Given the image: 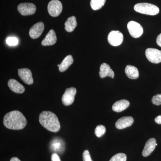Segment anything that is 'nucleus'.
I'll use <instances>...</instances> for the list:
<instances>
[{"label": "nucleus", "mask_w": 161, "mask_h": 161, "mask_svg": "<svg viewBox=\"0 0 161 161\" xmlns=\"http://www.w3.org/2000/svg\"><path fill=\"white\" fill-rule=\"evenodd\" d=\"M3 124L9 130H21L26 127L27 120L23 113L15 110L6 114L3 119Z\"/></svg>", "instance_id": "f257e3e1"}, {"label": "nucleus", "mask_w": 161, "mask_h": 161, "mask_svg": "<svg viewBox=\"0 0 161 161\" xmlns=\"http://www.w3.org/2000/svg\"><path fill=\"white\" fill-rule=\"evenodd\" d=\"M39 121L41 125L50 131L56 132L60 130V125L58 117L50 111H43L39 116Z\"/></svg>", "instance_id": "f03ea898"}, {"label": "nucleus", "mask_w": 161, "mask_h": 161, "mask_svg": "<svg viewBox=\"0 0 161 161\" xmlns=\"http://www.w3.org/2000/svg\"><path fill=\"white\" fill-rule=\"evenodd\" d=\"M134 9L139 13L149 15H155L159 12L158 6L148 3H137L134 6Z\"/></svg>", "instance_id": "7ed1b4c3"}, {"label": "nucleus", "mask_w": 161, "mask_h": 161, "mask_svg": "<svg viewBox=\"0 0 161 161\" xmlns=\"http://www.w3.org/2000/svg\"><path fill=\"white\" fill-rule=\"evenodd\" d=\"M62 9V3L59 0H52L47 6L48 13L53 17L58 16L61 14Z\"/></svg>", "instance_id": "20e7f679"}, {"label": "nucleus", "mask_w": 161, "mask_h": 161, "mask_svg": "<svg viewBox=\"0 0 161 161\" xmlns=\"http://www.w3.org/2000/svg\"><path fill=\"white\" fill-rule=\"evenodd\" d=\"M127 27L130 35L133 38L140 37L143 33V27L139 23L135 21H131L129 22Z\"/></svg>", "instance_id": "39448f33"}, {"label": "nucleus", "mask_w": 161, "mask_h": 161, "mask_svg": "<svg viewBox=\"0 0 161 161\" xmlns=\"http://www.w3.org/2000/svg\"><path fill=\"white\" fill-rule=\"evenodd\" d=\"M108 40L109 43L112 46H119L123 41V35L118 31H112L109 34Z\"/></svg>", "instance_id": "423d86ee"}, {"label": "nucleus", "mask_w": 161, "mask_h": 161, "mask_svg": "<svg viewBox=\"0 0 161 161\" xmlns=\"http://www.w3.org/2000/svg\"><path fill=\"white\" fill-rule=\"evenodd\" d=\"M76 93L77 90L75 87H72L69 88H67L62 97V102L63 104L66 106L71 105L75 101Z\"/></svg>", "instance_id": "0eeeda50"}, {"label": "nucleus", "mask_w": 161, "mask_h": 161, "mask_svg": "<svg viewBox=\"0 0 161 161\" xmlns=\"http://www.w3.org/2000/svg\"><path fill=\"white\" fill-rule=\"evenodd\" d=\"M147 59L150 62L158 64L161 62V51L155 48H148L146 51Z\"/></svg>", "instance_id": "6e6552de"}, {"label": "nucleus", "mask_w": 161, "mask_h": 161, "mask_svg": "<svg viewBox=\"0 0 161 161\" xmlns=\"http://www.w3.org/2000/svg\"><path fill=\"white\" fill-rule=\"evenodd\" d=\"M18 10L22 15H31L34 14L36 11V6L31 3H22L18 6Z\"/></svg>", "instance_id": "1a4fd4ad"}, {"label": "nucleus", "mask_w": 161, "mask_h": 161, "mask_svg": "<svg viewBox=\"0 0 161 161\" xmlns=\"http://www.w3.org/2000/svg\"><path fill=\"white\" fill-rule=\"evenodd\" d=\"M18 71L19 77L24 83L29 85L32 84L33 83V79L30 70L27 68H23L18 69Z\"/></svg>", "instance_id": "9d476101"}, {"label": "nucleus", "mask_w": 161, "mask_h": 161, "mask_svg": "<svg viewBox=\"0 0 161 161\" xmlns=\"http://www.w3.org/2000/svg\"><path fill=\"white\" fill-rule=\"evenodd\" d=\"M44 29V25L42 22L34 24L30 30L29 36L33 39H36L41 36Z\"/></svg>", "instance_id": "9b49d317"}, {"label": "nucleus", "mask_w": 161, "mask_h": 161, "mask_svg": "<svg viewBox=\"0 0 161 161\" xmlns=\"http://www.w3.org/2000/svg\"><path fill=\"white\" fill-rule=\"evenodd\" d=\"M134 119L131 116H124L118 119L115 123L116 128L119 130H122L131 126L133 123Z\"/></svg>", "instance_id": "f8f14e48"}, {"label": "nucleus", "mask_w": 161, "mask_h": 161, "mask_svg": "<svg viewBox=\"0 0 161 161\" xmlns=\"http://www.w3.org/2000/svg\"><path fill=\"white\" fill-rule=\"evenodd\" d=\"M57 41V38L56 33L52 29L47 34L46 37L41 42V44L44 46H51L55 44Z\"/></svg>", "instance_id": "ddd939ff"}, {"label": "nucleus", "mask_w": 161, "mask_h": 161, "mask_svg": "<svg viewBox=\"0 0 161 161\" xmlns=\"http://www.w3.org/2000/svg\"><path fill=\"white\" fill-rule=\"evenodd\" d=\"M99 76L101 78H103L106 77H109L113 78H114V72L108 64L106 63H103L100 67Z\"/></svg>", "instance_id": "4468645a"}, {"label": "nucleus", "mask_w": 161, "mask_h": 161, "mask_svg": "<svg viewBox=\"0 0 161 161\" xmlns=\"http://www.w3.org/2000/svg\"><path fill=\"white\" fill-rule=\"evenodd\" d=\"M156 140L155 138H151L148 140L145 145L142 154L144 157H147L150 155L153 152L156 147Z\"/></svg>", "instance_id": "2eb2a0df"}, {"label": "nucleus", "mask_w": 161, "mask_h": 161, "mask_svg": "<svg viewBox=\"0 0 161 161\" xmlns=\"http://www.w3.org/2000/svg\"><path fill=\"white\" fill-rule=\"evenodd\" d=\"M8 86L12 92L17 94H22L25 92V88L17 80L10 79L8 82Z\"/></svg>", "instance_id": "dca6fc26"}, {"label": "nucleus", "mask_w": 161, "mask_h": 161, "mask_svg": "<svg viewBox=\"0 0 161 161\" xmlns=\"http://www.w3.org/2000/svg\"><path fill=\"white\" fill-rule=\"evenodd\" d=\"M130 105V102L129 101L125 99H122L113 104L112 109L114 112H119L125 110L129 107Z\"/></svg>", "instance_id": "f3484780"}, {"label": "nucleus", "mask_w": 161, "mask_h": 161, "mask_svg": "<svg viewBox=\"0 0 161 161\" xmlns=\"http://www.w3.org/2000/svg\"><path fill=\"white\" fill-rule=\"evenodd\" d=\"M50 147L52 150L54 152L62 153L64 150V143L60 138H55L52 141Z\"/></svg>", "instance_id": "a211bd4d"}, {"label": "nucleus", "mask_w": 161, "mask_h": 161, "mask_svg": "<svg viewBox=\"0 0 161 161\" xmlns=\"http://www.w3.org/2000/svg\"><path fill=\"white\" fill-rule=\"evenodd\" d=\"M125 73L127 77L130 79H136L139 77L138 69L132 65H127L125 69Z\"/></svg>", "instance_id": "6ab92c4d"}, {"label": "nucleus", "mask_w": 161, "mask_h": 161, "mask_svg": "<svg viewBox=\"0 0 161 161\" xmlns=\"http://www.w3.org/2000/svg\"><path fill=\"white\" fill-rule=\"evenodd\" d=\"M65 30L68 32H71L77 26V22L75 16H72L66 20L65 23Z\"/></svg>", "instance_id": "aec40b11"}, {"label": "nucleus", "mask_w": 161, "mask_h": 161, "mask_svg": "<svg viewBox=\"0 0 161 161\" xmlns=\"http://www.w3.org/2000/svg\"><path fill=\"white\" fill-rule=\"evenodd\" d=\"M74 59L71 55H68L65 57L60 64L59 70L60 72H63L66 71L74 62Z\"/></svg>", "instance_id": "412c9836"}, {"label": "nucleus", "mask_w": 161, "mask_h": 161, "mask_svg": "<svg viewBox=\"0 0 161 161\" xmlns=\"http://www.w3.org/2000/svg\"><path fill=\"white\" fill-rule=\"evenodd\" d=\"M106 0H91V6L94 10H98L102 8Z\"/></svg>", "instance_id": "4be33fe9"}, {"label": "nucleus", "mask_w": 161, "mask_h": 161, "mask_svg": "<svg viewBox=\"0 0 161 161\" xmlns=\"http://www.w3.org/2000/svg\"><path fill=\"white\" fill-rule=\"evenodd\" d=\"M106 131L105 127L103 125L97 126L95 129V135L98 137H101L105 134Z\"/></svg>", "instance_id": "5701e85b"}, {"label": "nucleus", "mask_w": 161, "mask_h": 161, "mask_svg": "<svg viewBox=\"0 0 161 161\" xmlns=\"http://www.w3.org/2000/svg\"><path fill=\"white\" fill-rule=\"evenodd\" d=\"M127 156L124 153H119L113 156L109 161H126Z\"/></svg>", "instance_id": "b1692460"}, {"label": "nucleus", "mask_w": 161, "mask_h": 161, "mask_svg": "<svg viewBox=\"0 0 161 161\" xmlns=\"http://www.w3.org/2000/svg\"><path fill=\"white\" fill-rule=\"evenodd\" d=\"M6 43L10 46H16L18 43L17 38L14 37H10L7 38L6 40Z\"/></svg>", "instance_id": "393cba45"}, {"label": "nucleus", "mask_w": 161, "mask_h": 161, "mask_svg": "<svg viewBox=\"0 0 161 161\" xmlns=\"http://www.w3.org/2000/svg\"><path fill=\"white\" fill-rule=\"evenodd\" d=\"M152 102L155 105H161V94H158L154 95L153 97Z\"/></svg>", "instance_id": "a878e982"}, {"label": "nucleus", "mask_w": 161, "mask_h": 161, "mask_svg": "<svg viewBox=\"0 0 161 161\" xmlns=\"http://www.w3.org/2000/svg\"><path fill=\"white\" fill-rule=\"evenodd\" d=\"M82 158L83 161H93L88 150H86L84 151L82 154Z\"/></svg>", "instance_id": "bb28decb"}, {"label": "nucleus", "mask_w": 161, "mask_h": 161, "mask_svg": "<svg viewBox=\"0 0 161 161\" xmlns=\"http://www.w3.org/2000/svg\"><path fill=\"white\" fill-rule=\"evenodd\" d=\"M52 161H61L60 159V157L57 153H54L51 156Z\"/></svg>", "instance_id": "cd10ccee"}, {"label": "nucleus", "mask_w": 161, "mask_h": 161, "mask_svg": "<svg viewBox=\"0 0 161 161\" xmlns=\"http://www.w3.org/2000/svg\"><path fill=\"white\" fill-rule=\"evenodd\" d=\"M156 42L158 45L161 47V33L157 37Z\"/></svg>", "instance_id": "c85d7f7f"}, {"label": "nucleus", "mask_w": 161, "mask_h": 161, "mask_svg": "<svg viewBox=\"0 0 161 161\" xmlns=\"http://www.w3.org/2000/svg\"><path fill=\"white\" fill-rule=\"evenodd\" d=\"M155 122L158 124H161V115H159L155 119Z\"/></svg>", "instance_id": "c756f323"}, {"label": "nucleus", "mask_w": 161, "mask_h": 161, "mask_svg": "<svg viewBox=\"0 0 161 161\" xmlns=\"http://www.w3.org/2000/svg\"><path fill=\"white\" fill-rule=\"evenodd\" d=\"M10 161H21L18 158L13 157L11 158Z\"/></svg>", "instance_id": "7c9ffc66"}, {"label": "nucleus", "mask_w": 161, "mask_h": 161, "mask_svg": "<svg viewBox=\"0 0 161 161\" xmlns=\"http://www.w3.org/2000/svg\"><path fill=\"white\" fill-rule=\"evenodd\" d=\"M60 64H58V66L59 67H60Z\"/></svg>", "instance_id": "2f4dec72"}]
</instances>
